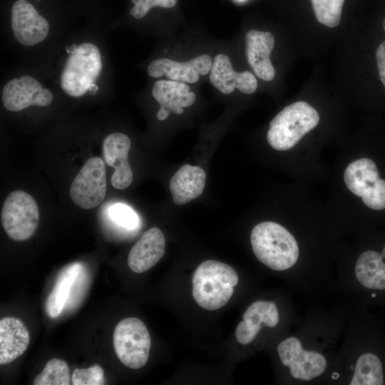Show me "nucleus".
Instances as JSON below:
<instances>
[{
	"instance_id": "obj_1",
	"label": "nucleus",
	"mask_w": 385,
	"mask_h": 385,
	"mask_svg": "<svg viewBox=\"0 0 385 385\" xmlns=\"http://www.w3.org/2000/svg\"><path fill=\"white\" fill-rule=\"evenodd\" d=\"M253 252L262 264L282 271L292 267L299 257L294 236L281 225L270 221L256 225L251 232Z\"/></svg>"
},
{
	"instance_id": "obj_19",
	"label": "nucleus",
	"mask_w": 385,
	"mask_h": 385,
	"mask_svg": "<svg viewBox=\"0 0 385 385\" xmlns=\"http://www.w3.org/2000/svg\"><path fill=\"white\" fill-rule=\"evenodd\" d=\"M359 283L372 289H385V246L381 254L366 250L360 255L355 265Z\"/></svg>"
},
{
	"instance_id": "obj_13",
	"label": "nucleus",
	"mask_w": 385,
	"mask_h": 385,
	"mask_svg": "<svg viewBox=\"0 0 385 385\" xmlns=\"http://www.w3.org/2000/svg\"><path fill=\"white\" fill-rule=\"evenodd\" d=\"M210 81L223 94H230L235 88L245 94L254 93L257 81L250 71L235 72L229 57L224 53L217 55L212 62Z\"/></svg>"
},
{
	"instance_id": "obj_17",
	"label": "nucleus",
	"mask_w": 385,
	"mask_h": 385,
	"mask_svg": "<svg viewBox=\"0 0 385 385\" xmlns=\"http://www.w3.org/2000/svg\"><path fill=\"white\" fill-rule=\"evenodd\" d=\"M206 183L205 170L199 166L185 164L171 178L169 188L173 202L184 205L203 192Z\"/></svg>"
},
{
	"instance_id": "obj_22",
	"label": "nucleus",
	"mask_w": 385,
	"mask_h": 385,
	"mask_svg": "<svg viewBox=\"0 0 385 385\" xmlns=\"http://www.w3.org/2000/svg\"><path fill=\"white\" fill-rule=\"evenodd\" d=\"M384 384L380 359L371 353L361 355L356 363L351 385H381Z\"/></svg>"
},
{
	"instance_id": "obj_5",
	"label": "nucleus",
	"mask_w": 385,
	"mask_h": 385,
	"mask_svg": "<svg viewBox=\"0 0 385 385\" xmlns=\"http://www.w3.org/2000/svg\"><path fill=\"white\" fill-rule=\"evenodd\" d=\"M115 352L125 366L138 369L148 360L151 346L149 332L144 322L136 317L120 320L113 335Z\"/></svg>"
},
{
	"instance_id": "obj_9",
	"label": "nucleus",
	"mask_w": 385,
	"mask_h": 385,
	"mask_svg": "<svg viewBox=\"0 0 385 385\" xmlns=\"http://www.w3.org/2000/svg\"><path fill=\"white\" fill-rule=\"evenodd\" d=\"M53 100L51 91L29 76L10 80L2 90V103L9 111H20L31 106H47Z\"/></svg>"
},
{
	"instance_id": "obj_29",
	"label": "nucleus",
	"mask_w": 385,
	"mask_h": 385,
	"mask_svg": "<svg viewBox=\"0 0 385 385\" xmlns=\"http://www.w3.org/2000/svg\"><path fill=\"white\" fill-rule=\"evenodd\" d=\"M178 0H132L134 6L129 14L135 19H142L155 6L171 8L176 5Z\"/></svg>"
},
{
	"instance_id": "obj_7",
	"label": "nucleus",
	"mask_w": 385,
	"mask_h": 385,
	"mask_svg": "<svg viewBox=\"0 0 385 385\" xmlns=\"http://www.w3.org/2000/svg\"><path fill=\"white\" fill-rule=\"evenodd\" d=\"M105 163L100 157L88 159L73 179L69 190L72 201L84 210L99 205L106 194Z\"/></svg>"
},
{
	"instance_id": "obj_3",
	"label": "nucleus",
	"mask_w": 385,
	"mask_h": 385,
	"mask_svg": "<svg viewBox=\"0 0 385 385\" xmlns=\"http://www.w3.org/2000/svg\"><path fill=\"white\" fill-rule=\"evenodd\" d=\"M319 121V113L311 105L304 101L294 102L284 107L271 120L267 142L276 150H287L315 128Z\"/></svg>"
},
{
	"instance_id": "obj_15",
	"label": "nucleus",
	"mask_w": 385,
	"mask_h": 385,
	"mask_svg": "<svg viewBox=\"0 0 385 385\" xmlns=\"http://www.w3.org/2000/svg\"><path fill=\"white\" fill-rule=\"evenodd\" d=\"M165 239L162 231L153 227L146 230L131 247L128 255L129 268L143 273L155 266L165 252Z\"/></svg>"
},
{
	"instance_id": "obj_27",
	"label": "nucleus",
	"mask_w": 385,
	"mask_h": 385,
	"mask_svg": "<svg viewBox=\"0 0 385 385\" xmlns=\"http://www.w3.org/2000/svg\"><path fill=\"white\" fill-rule=\"evenodd\" d=\"M111 219L119 226L133 230L138 225L136 213L128 205L118 203L113 205L109 211Z\"/></svg>"
},
{
	"instance_id": "obj_11",
	"label": "nucleus",
	"mask_w": 385,
	"mask_h": 385,
	"mask_svg": "<svg viewBox=\"0 0 385 385\" xmlns=\"http://www.w3.org/2000/svg\"><path fill=\"white\" fill-rule=\"evenodd\" d=\"M212 66L211 57L202 54L184 62L158 58L150 63L147 71L153 78L165 76L169 80L195 83L200 75L205 76L210 71Z\"/></svg>"
},
{
	"instance_id": "obj_16",
	"label": "nucleus",
	"mask_w": 385,
	"mask_h": 385,
	"mask_svg": "<svg viewBox=\"0 0 385 385\" xmlns=\"http://www.w3.org/2000/svg\"><path fill=\"white\" fill-rule=\"evenodd\" d=\"M29 342V332L21 320L13 317L1 319L0 364H9L21 356Z\"/></svg>"
},
{
	"instance_id": "obj_34",
	"label": "nucleus",
	"mask_w": 385,
	"mask_h": 385,
	"mask_svg": "<svg viewBox=\"0 0 385 385\" xmlns=\"http://www.w3.org/2000/svg\"><path fill=\"white\" fill-rule=\"evenodd\" d=\"M36 1H39L40 0H36Z\"/></svg>"
},
{
	"instance_id": "obj_14",
	"label": "nucleus",
	"mask_w": 385,
	"mask_h": 385,
	"mask_svg": "<svg viewBox=\"0 0 385 385\" xmlns=\"http://www.w3.org/2000/svg\"><path fill=\"white\" fill-rule=\"evenodd\" d=\"M245 43L247 61L255 75L265 81L273 80L275 71L270 60L274 46L273 34L251 29L246 33Z\"/></svg>"
},
{
	"instance_id": "obj_10",
	"label": "nucleus",
	"mask_w": 385,
	"mask_h": 385,
	"mask_svg": "<svg viewBox=\"0 0 385 385\" xmlns=\"http://www.w3.org/2000/svg\"><path fill=\"white\" fill-rule=\"evenodd\" d=\"M11 28L16 40L32 46L42 42L49 32V24L26 0H17L11 8Z\"/></svg>"
},
{
	"instance_id": "obj_12",
	"label": "nucleus",
	"mask_w": 385,
	"mask_h": 385,
	"mask_svg": "<svg viewBox=\"0 0 385 385\" xmlns=\"http://www.w3.org/2000/svg\"><path fill=\"white\" fill-rule=\"evenodd\" d=\"M131 143L122 133H113L103 142V153L108 165L114 168L111 181L113 187L124 190L133 182V173L128 162Z\"/></svg>"
},
{
	"instance_id": "obj_32",
	"label": "nucleus",
	"mask_w": 385,
	"mask_h": 385,
	"mask_svg": "<svg viewBox=\"0 0 385 385\" xmlns=\"http://www.w3.org/2000/svg\"><path fill=\"white\" fill-rule=\"evenodd\" d=\"M170 113V112L168 111V110L163 108H160L157 113V118L159 120H165L169 116Z\"/></svg>"
},
{
	"instance_id": "obj_24",
	"label": "nucleus",
	"mask_w": 385,
	"mask_h": 385,
	"mask_svg": "<svg viewBox=\"0 0 385 385\" xmlns=\"http://www.w3.org/2000/svg\"><path fill=\"white\" fill-rule=\"evenodd\" d=\"M71 376L68 364L60 359H50L34 379V385H69Z\"/></svg>"
},
{
	"instance_id": "obj_31",
	"label": "nucleus",
	"mask_w": 385,
	"mask_h": 385,
	"mask_svg": "<svg viewBox=\"0 0 385 385\" xmlns=\"http://www.w3.org/2000/svg\"><path fill=\"white\" fill-rule=\"evenodd\" d=\"M376 58L379 78L385 88V41L378 46L376 51Z\"/></svg>"
},
{
	"instance_id": "obj_20",
	"label": "nucleus",
	"mask_w": 385,
	"mask_h": 385,
	"mask_svg": "<svg viewBox=\"0 0 385 385\" xmlns=\"http://www.w3.org/2000/svg\"><path fill=\"white\" fill-rule=\"evenodd\" d=\"M379 178L376 163L364 158L351 162L345 169L344 180L347 188L355 195L362 197Z\"/></svg>"
},
{
	"instance_id": "obj_21",
	"label": "nucleus",
	"mask_w": 385,
	"mask_h": 385,
	"mask_svg": "<svg viewBox=\"0 0 385 385\" xmlns=\"http://www.w3.org/2000/svg\"><path fill=\"white\" fill-rule=\"evenodd\" d=\"M80 269V265L75 264L59 275L46 300V309L50 317L55 318L62 312Z\"/></svg>"
},
{
	"instance_id": "obj_30",
	"label": "nucleus",
	"mask_w": 385,
	"mask_h": 385,
	"mask_svg": "<svg viewBox=\"0 0 385 385\" xmlns=\"http://www.w3.org/2000/svg\"><path fill=\"white\" fill-rule=\"evenodd\" d=\"M257 334V332L247 325L243 320L237 324L235 329L236 339L242 344L252 342Z\"/></svg>"
},
{
	"instance_id": "obj_26",
	"label": "nucleus",
	"mask_w": 385,
	"mask_h": 385,
	"mask_svg": "<svg viewBox=\"0 0 385 385\" xmlns=\"http://www.w3.org/2000/svg\"><path fill=\"white\" fill-rule=\"evenodd\" d=\"M73 385H103L106 384L104 371L98 364L86 369L77 368L71 374Z\"/></svg>"
},
{
	"instance_id": "obj_33",
	"label": "nucleus",
	"mask_w": 385,
	"mask_h": 385,
	"mask_svg": "<svg viewBox=\"0 0 385 385\" xmlns=\"http://www.w3.org/2000/svg\"><path fill=\"white\" fill-rule=\"evenodd\" d=\"M383 28H384V29L385 31V18H384V21H383Z\"/></svg>"
},
{
	"instance_id": "obj_23",
	"label": "nucleus",
	"mask_w": 385,
	"mask_h": 385,
	"mask_svg": "<svg viewBox=\"0 0 385 385\" xmlns=\"http://www.w3.org/2000/svg\"><path fill=\"white\" fill-rule=\"evenodd\" d=\"M243 321L257 332L263 325L274 327L279 322L277 307L272 302H255L245 312Z\"/></svg>"
},
{
	"instance_id": "obj_25",
	"label": "nucleus",
	"mask_w": 385,
	"mask_h": 385,
	"mask_svg": "<svg viewBox=\"0 0 385 385\" xmlns=\"http://www.w3.org/2000/svg\"><path fill=\"white\" fill-rule=\"evenodd\" d=\"M317 20L329 27H337L341 20L345 0H310Z\"/></svg>"
},
{
	"instance_id": "obj_28",
	"label": "nucleus",
	"mask_w": 385,
	"mask_h": 385,
	"mask_svg": "<svg viewBox=\"0 0 385 385\" xmlns=\"http://www.w3.org/2000/svg\"><path fill=\"white\" fill-rule=\"evenodd\" d=\"M361 198L365 205L372 210L385 209V180L379 178Z\"/></svg>"
},
{
	"instance_id": "obj_18",
	"label": "nucleus",
	"mask_w": 385,
	"mask_h": 385,
	"mask_svg": "<svg viewBox=\"0 0 385 385\" xmlns=\"http://www.w3.org/2000/svg\"><path fill=\"white\" fill-rule=\"evenodd\" d=\"M190 88L183 82L159 80L153 86L152 95L160 108L180 115L184 111L183 108L192 106L195 101L196 96Z\"/></svg>"
},
{
	"instance_id": "obj_2",
	"label": "nucleus",
	"mask_w": 385,
	"mask_h": 385,
	"mask_svg": "<svg viewBox=\"0 0 385 385\" xmlns=\"http://www.w3.org/2000/svg\"><path fill=\"white\" fill-rule=\"evenodd\" d=\"M237 282L238 275L232 267L217 260H206L193 274L192 296L200 307L216 310L228 302Z\"/></svg>"
},
{
	"instance_id": "obj_4",
	"label": "nucleus",
	"mask_w": 385,
	"mask_h": 385,
	"mask_svg": "<svg viewBox=\"0 0 385 385\" xmlns=\"http://www.w3.org/2000/svg\"><path fill=\"white\" fill-rule=\"evenodd\" d=\"M102 69L99 48L92 43H83L68 56L60 76L61 89L69 96L79 98L88 91H96L95 83Z\"/></svg>"
},
{
	"instance_id": "obj_6",
	"label": "nucleus",
	"mask_w": 385,
	"mask_h": 385,
	"mask_svg": "<svg viewBox=\"0 0 385 385\" xmlns=\"http://www.w3.org/2000/svg\"><path fill=\"white\" fill-rule=\"evenodd\" d=\"M39 210L35 199L23 190L9 194L2 206L1 220L7 235L15 241H25L36 232Z\"/></svg>"
},
{
	"instance_id": "obj_8",
	"label": "nucleus",
	"mask_w": 385,
	"mask_h": 385,
	"mask_svg": "<svg viewBox=\"0 0 385 385\" xmlns=\"http://www.w3.org/2000/svg\"><path fill=\"white\" fill-rule=\"evenodd\" d=\"M277 351L282 364L289 368L291 375L295 379L310 381L322 375L326 369L324 356L318 352L303 349L296 337H288L281 342Z\"/></svg>"
}]
</instances>
